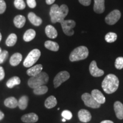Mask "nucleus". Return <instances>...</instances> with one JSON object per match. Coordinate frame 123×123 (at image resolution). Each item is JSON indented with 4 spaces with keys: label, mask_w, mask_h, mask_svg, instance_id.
Listing matches in <instances>:
<instances>
[{
    "label": "nucleus",
    "mask_w": 123,
    "mask_h": 123,
    "mask_svg": "<svg viewBox=\"0 0 123 123\" xmlns=\"http://www.w3.org/2000/svg\"><path fill=\"white\" fill-rule=\"evenodd\" d=\"M5 78V71L2 66H0V81L2 80Z\"/></svg>",
    "instance_id": "e433bc0d"
},
{
    "label": "nucleus",
    "mask_w": 123,
    "mask_h": 123,
    "mask_svg": "<svg viewBox=\"0 0 123 123\" xmlns=\"http://www.w3.org/2000/svg\"><path fill=\"white\" fill-rule=\"evenodd\" d=\"M121 17V13L119 10H114L109 13L105 18V22L108 25H113L120 19Z\"/></svg>",
    "instance_id": "1a4fd4ad"
},
{
    "label": "nucleus",
    "mask_w": 123,
    "mask_h": 123,
    "mask_svg": "<svg viewBox=\"0 0 123 123\" xmlns=\"http://www.w3.org/2000/svg\"><path fill=\"white\" fill-rule=\"evenodd\" d=\"M62 121L63 122H65V121H66V120L65 119H64V118H63V119L62 120Z\"/></svg>",
    "instance_id": "79ce46f5"
},
{
    "label": "nucleus",
    "mask_w": 123,
    "mask_h": 123,
    "mask_svg": "<svg viewBox=\"0 0 123 123\" xmlns=\"http://www.w3.org/2000/svg\"><path fill=\"white\" fill-rule=\"evenodd\" d=\"M49 79L48 74L45 72H41L39 74L31 77L27 83L30 88L34 89L39 86L45 85L48 83Z\"/></svg>",
    "instance_id": "7ed1b4c3"
},
{
    "label": "nucleus",
    "mask_w": 123,
    "mask_h": 123,
    "mask_svg": "<svg viewBox=\"0 0 123 123\" xmlns=\"http://www.w3.org/2000/svg\"><path fill=\"white\" fill-rule=\"evenodd\" d=\"M28 19L33 25L36 26H39L42 23V19L33 12H30L29 13Z\"/></svg>",
    "instance_id": "f3484780"
},
{
    "label": "nucleus",
    "mask_w": 123,
    "mask_h": 123,
    "mask_svg": "<svg viewBox=\"0 0 123 123\" xmlns=\"http://www.w3.org/2000/svg\"><path fill=\"white\" fill-rule=\"evenodd\" d=\"M4 116H5L4 113H3L2 112L0 111V120H2L3 119H4Z\"/></svg>",
    "instance_id": "58836bf2"
},
{
    "label": "nucleus",
    "mask_w": 123,
    "mask_h": 123,
    "mask_svg": "<svg viewBox=\"0 0 123 123\" xmlns=\"http://www.w3.org/2000/svg\"><path fill=\"white\" fill-rule=\"evenodd\" d=\"M47 91H48V88L45 85H43L37 87V88L34 89L33 90L34 93L37 95H44L47 93Z\"/></svg>",
    "instance_id": "cd10ccee"
},
{
    "label": "nucleus",
    "mask_w": 123,
    "mask_h": 123,
    "mask_svg": "<svg viewBox=\"0 0 123 123\" xmlns=\"http://www.w3.org/2000/svg\"><path fill=\"white\" fill-rule=\"evenodd\" d=\"M68 13V7L66 5H62L60 7L56 4L53 5L51 7L50 11L51 21L53 24L60 22L64 19Z\"/></svg>",
    "instance_id": "f257e3e1"
},
{
    "label": "nucleus",
    "mask_w": 123,
    "mask_h": 123,
    "mask_svg": "<svg viewBox=\"0 0 123 123\" xmlns=\"http://www.w3.org/2000/svg\"><path fill=\"white\" fill-rule=\"evenodd\" d=\"M93 10L98 14L103 13L105 10L104 0H94Z\"/></svg>",
    "instance_id": "4468645a"
},
{
    "label": "nucleus",
    "mask_w": 123,
    "mask_h": 123,
    "mask_svg": "<svg viewBox=\"0 0 123 123\" xmlns=\"http://www.w3.org/2000/svg\"><path fill=\"white\" fill-rule=\"evenodd\" d=\"M29 98L27 96H22L18 101V106L21 110H25L28 105Z\"/></svg>",
    "instance_id": "393cba45"
},
{
    "label": "nucleus",
    "mask_w": 123,
    "mask_h": 123,
    "mask_svg": "<svg viewBox=\"0 0 123 123\" xmlns=\"http://www.w3.org/2000/svg\"><path fill=\"white\" fill-rule=\"evenodd\" d=\"M55 0H46V2L47 5H51L55 2Z\"/></svg>",
    "instance_id": "4c0bfd02"
},
{
    "label": "nucleus",
    "mask_w": 123,
    "mask_h": 123,
    "mask_svg": "<svg viewBox=\"0 0 123 123\" xmlns=\"http://www.w3.org/2000/svg\"><path fill=\"white\" fill-rule=\"evenodd\" d=\"M113 107L117 118L120 120L123 119V104L117 101L114 103Z\"/></svg>",
    "instance_id": "2eb2a0df"
},
{
    "label": "nucleus",
    "mask_w": 123,
    "mask_h": 123,
    "mask_svg": "<svg viewBox=\"0 0 123 123\" xmlns=\"http://www.w3.org/2000/svg\"><path fill=\"white\" fill-rule=\"evenodd\" d=\"M4 104L9 108H15L18 106V100L14 97H9L4 101Z\"/></svg>",
    "instance_id": "412c9836"
},
{
    "label": "nucleus",
    "mask_w": 123,
    "mask_h": 123,
    "mask_svg": "<svg viewBox=\"0 0 123 123\" xmlns=\"http://www.w3.org/2000/svg\"><path fill=\"white\" fill-rule=\"evenodd\" d=\"M26 22V18L24 15H18L14 19V24L17 28H22L24 26Z\"/></svg>",
    "instance_id": "aec40b11"
},
{
    "label": "nucleus",
    "mask_w": 123,
    "mask_h": 123,
    "mask_svg": "<svg viewBox=\"0 0 123 123\" xmlns=\"http://www.w3.org/2000/svg\"><path fill=\"white\" fill-rule=\"evenodd\" d=\"M78 117L79 120L83 123L89 122L92 119L91 114L88 110L81 109L78 112Z\"/></svg>",
    "instance_id": "9b49d317"
},
{
    "label": "nucleus",
    "mask_w": 123,
    "mask_h": 123,
    "mask_svg": "<svg viewBox=\"0 0 123 123\" xmlns=\"http://www.w3.org/2000/svg\"><path fill=\"white\" fill-rule=\"evenodd\" d=\"M81 99L84 101V104L87 107L92 108H99L101 104L98 103L93 99L92 96L88 93H84L81 95Z\"/></svg>",
    "instance_id": "0eeeda50"
},
{
    "label": "nucleus",
    "mask_w": 123,
    "mask_h": 123,
    "mask_svg": "<svg viewBox=\"0 0 123 123\" xmlns=\"http://www.w3.org/2000/svg\"><path fill=\"white\" fill-rule=\"evenodd\" d=\"M21 83V79L18 76H13L9 79L6 82V86L9 88H12L15 86L19 85Z\"/></svg>",
    "instance_id": "a878e982"
},
{
    "label": "nucleus",
    "mask_w": 123,
    "mask_h": 123,
    "mask_svg": "<svg viewBox=\"0 0 123 123\" xmlns=\"http://www.w3.org/2000/svg\"><path fill=\"white\" fill-rule=\"evenodd\" d=\"M44 46L46 49L53 51H58L59 49V46L57 43L51 41H46L44 43Z\"/></svg>",
    "instance_id": "b1692460"
},
{
    "label": "nucleus",
    "mask_w": 123,
    "mask_h": 123,
    "mask_svg": "<svg viewBox=\"0 0 123 123\" xmlns=\"http://www.w3.org/2000/svg\"><path fill=\"white\" fill-rule=\"evenodd\" d=\"M1 39H2V35H1V33H0V42H1Z\"/></svg>",
    "instance_id": "a19ab883"
},
{
    "label": "nucleus",
    "mask_w": 123,
    "mask_h": 123,
    "mask_svg": "<svg viewBox=\"0 0 123 123\" xmlns=\"http://www.w3.org/2000/svg\"><path fill=\"white\" fill-rule=\"evenodd\" d=\"M36 35V32L33 29H29L25 32L23 37L24 40L25 42H30L35 38Z\"/></svg>",
    "instance_id": "5701e85b"
},
{
    "label": "nucleus",
    "mask_w": 123,
    "mask_h": 123,
    "mask_svg": "<svg viewBox=\"0 0 123 123\" xmlns=\"http://www.w3.org/2000/svg\"><path fill=\"white\" fill-rule=\"evenodd\" d=\"M27 4L29 7L33 9L35 8L37 6V3L35 0H26Z\"/></svg>",
    "instance_id": "f704fd0d"
},
{
    "label": "nucleus",
    "mask_w": 123,
    "mask_h": 123,
    "mask_svg": "<svg viewBox=\"0 0 123 123\" xmlns=\"http://www.w3.org/2000/svg\"><path fill=\"white\" fill-rule=\"evenodd\" d=\"M115 67L118 70L123 68V57H118L116 58L115 63Z\"/></svg>",
    "instance_id": "7c9ffc66"
},
{
    "label": "nucleus",
    "mask_w": 123,
    "mask_h": 123,
    "mask_svg": "<svg viewBox=\"0 0 123 123\" xmlns=\"http://www.w3.org/2000/svg\"><path fill=\"white\" fill-rule=\"evenodd\" d=\"M117 38V35L116 33L110 32L105 35V40L107 42L112 43L116 41Z\"/></svg>",
    "instance_id": "c85d7f7f"
},
{
    "label": "nucleus",
    "mask_w": 123,
    "mask_h": 123,
    "mask_svg": "<svg viewBox=\"0 0 123 123\" xmlns=\"http://www.w3.org/2000/svg\"><path fill=\"white\" fill-rule=\"evenodd\" d=\"M46 34L51 39H55L57 37L58 32L54 27L51 25H47L45 28Z\"/></svg>",
    "instance_id": "a211bd4d"
},
{
    "label": "nucleus",
    "mask_w": 123,
    "mask_h": 123,
    "mask_svg": "<svg viewBox=\"0 0 123 123\" xmlns=\"http://www.w3.org/2000/svg\"><path fill=\"white\" fill-rule=\"evenodd\" d=\"M61 24L64 33L68 36H72L74 34L73 29L75 27L76 23L74 20H62L59 22Z\"/></svg>",
    "instance_id": "423d86ee"
},
{
    "label": "nucleus",
    "mask_w": 123,
    "mask_h": 123,
    "mask_svg": "<svg viewBox=\"0 0 123 123\" xmlns=\"http://www.w3.org/2000/svg\"><path fill=\"white\" fill-rule=\"evenodd\" d=\"M119 79L116 75L112 74L107 75L101 84L103 90L108 94H111L116 92L119 87Z\"/></svg>",
    "instance_id": "f03ea898"
},
{
    "label": "nucleus",
    "mask_w": 123,
    "mask_h": 123,
    "mask_svg": "<svg viewBox=\"0 0 123 123\" xmlns=\"http://www.w3.org/2000/svg\"><path fill=\"white\" fill-rule=\"evenodd\" d=\"M21 120L26 123H36L38 120V116L35 113H29L21 117Z\"/></svg>",
    "instance_id": "ddd939ff"
},
{
    "label": "nucleus",
    "mask_w": 123,
    "mask_h": 123,
    "mask_svg": "<svg viewBox=\"0 0 123 123\" xmlns=\"http://www.w3.org/2000/svg\"><path fill=\"white\" fill-rule=\"evenodd\" d=\"M79 1L82 5L87 6H89L91 4V0H79Z\"/></svg>",
    "instance_id": "c9c22d12"
},
{
    "label": "nucleus",
    "mask_w": 123,
    "mask_h": 123,
    "mask_svg": "<svg viewBox=\"0 0 123 123\" xmlns=\"http://www.w3.org/2000/svg\"><path fill=\"white\" fill-rule=\"evenodd\" d=\"M6 9V4L4 0H0V14H3Z\"/></svg>",
    "instance_id": "72a5a7b5"
},
{
    "label": "nucleus",
    "mask_w": 123,
    "mask_h": 123,
    "mask_svg": "<svg viewBox=\"0 0 123 123\" xmlns=\"http://www.w3.org/2000/svg\"><path fill=\"white\" fill-rule=\"evenodd\" d=\"M14 5L15 7L19 10H23L26 7V4L24 0H15Z\"/></svg>",
    "instance_id": "c756f323"
},
{
    "label": "nucleus",
    "mask_w": 123,
    "mask_h": 123,
    "mask_svg": "<svg viewBox=\"0 0 123 123\" xmlns=\"http://www.w3.org/2000/svg\"><path fill=\"white\" fill-rule=\"evenodd\" d=\"M41 53L37 49L31 50L24 61V66L25 67H30L33 66L41 56Z\"/></svg>",
    "instance_id": "39448f33"
},
{
    "label": "nucleus",
    "mask_w": 123,
    "mask_h": 123,
    "mask_svg": "<svg viewBox=\"0 0 123 123\" xmlns=\"http://www.w3.org/2000/svg\"><path fill=\"white\" fill-rule=\"evenodd\" d=\"M43 69V66L42 64H37L33 67H31V68H29L27 70V74L30 76H34L35 75L39 74L42 72Z\"/></svg>",
    "instance_id": "dca6fc26"
},
{
    "label": "nucleus",
    "mask_w": 123,
    "mask_h": 123,
    "mask_svg": "<svg viewBox=\"0 0 123 123\" xmlns=\"http://www.w3.org/2000/svg\"><path fill=\"white\" fill-rule=\"evenodd\" d=\"M62 116L66 120H71L73 117V114L70 111L64 110L62 113Z\"/></svg>",
    "instance_id": "2f4dec72"
},
{
    "label": "nucleus",
    "mask_w": 123,
    "mask_h": 123,
    "mask_svg": "<svg viewBox=\"0 0 123 123\" xmlns=\"http://www.w3.org/2000/svg\"><path fill=\"white\" fill-rule=\"evenodd\" d=\"M56 104H57V100L56 98L53 95L47 98L44 102V106L47 109L53 108L56 105Z\"/></svg>",
    "instance_id": "4be33fe9"
},
{
    "label": "nucleus",
    "mask_w": 123,
    "mask_h": 123,
    "mask_svg": "<svg viewBox=\"0 0 123 123\" xmlns=\"http://www.w3.org/2000/svg\"><path fill=\"white\" fill-rule=\"evenodd\" d=\"M89 51L87 47L81 46L76 47L70 54V61L71 62L79 61L84 60L88 57Z\"/></svg>",
    "instance_id": "20e7f679"
},
{
    "label": "nucleus",
    "mask_w": 123,
    "mask_h": 123,
    "mask_svg": "<svg viewBox=\"0 0 123 123\" xmlns=\"http://www.w3.org/2000/svg\"><path fill=\"white\" fill-rule=\"evenodd\" d=\"M2 50H1V48L0 47V54L1 53V52H2Z\"/></svg>",
    "instance_id": "37998d69"
},
{
    "label": "nucleus",
    "mask_w": 123,
    "mask_h": 123,
    "mask_svg": "<svg viewBox=\"0 0 123 123\" xmlns=\"http://www.w3.org/2000/svg\"><path fill=\"white\" fill-rule=\"evenodd\" d=\"M92 96L95 100H96L98 103L102 104L105 103V96H104L103 94L101 93V91H100L99 90H96V89H95V90H93L91 92V94Z\"/></svg>",
    "instance_id": "f8f14e48"
},
{
    "label": "nucleus",
    "mask_w": 123,
    "mask_h": 123,
    "mask_svg": "<svg viewBox=\"0 0 123 123\" xmlns=\"http://www.w3.org/2000/svg\"><path fill=\"white\" fill-rule=\"evenodd\" d=\"M70 77V75L67 71H63L58 74L54 79V85L55 88L59 87L63 83L67 80Z\"/></svg>",
    "instance_id": "6e6552de"
},
{
    "label": "nucleus",
    "mask_w": 123,
    "mask_h": 123,
    "mask_svg": "<svg viewBox=\"0 0 123 123\" xmlns=\"http://www.w3.org/2000/svg\"><path fill=\"white\" fill-rule=\"evenodd\" d=\"M9 53L6 50H4L0 54V64H2L6 60Z\"/></svg>",
    "instance_id": "473e14b6"
},
{
    "label": "nucleus",
    "mask_w": 123,
    "mask_h": 123,
    "mask_svg": "<svg viewBox=\"0 0 123 123\" xmlns=\"http://www.w3.org/2000/svg\"><path fill=\"white\" fill-rule=\"evenodd\" d=\"M100 123H114L111 120H104L102 121Z\"/></svg>",
    "instance_id": "ea45409f"
},
{
    "label": "nucleus",
    "mask_w": 123,
    "mask_h": 123,
    "mask_svg": "<svg viewBox=\"0 0 123 123\" xmlns=\"http://www.w3.org/2000/svg\"><path fill=\"white\" fill-rule=\"evenodd\" d=\"M89 70H90L91 75L94 77L101 76L104 74L103 70L98 68V66H97L96 61H95L91 62V63H90V67H89Z\"/></svg>",
    "instance_id": "9d476101"
},
{
    "label": "nucleus",
    "mask_w": 123,
    "mask_h": 123,
    "mask_svg": "<svg viewBox=\"0 0 123 123\" xmlns=\"http://www.w3.org/2000/svg\"><path fill=\"white\" fill-rule=\"evenodd\" d=\"M17 41V37L15 34L12 33L8 36V37L6 40V44L9 47L14 46Z\"/></svg>",
    "instance_id": "bb28decb"
},
{
    "label": "nucleus",
    "mask_w": 123,
    "mask_h": 123,
    "mask_svg": "<svg viewBox=\"0 0 123 123\" xmlns=\"http://www.w3.org/2000/svg\"><path fill=\"white\" fill-rule=\"evenodd\" d=\"M22 59V55L19 53H16L12 55L10 59V64L12 66H17L19 64Z\"/></svg>",
    "instance_id": "6ab92c4d"
}]
</instances>
